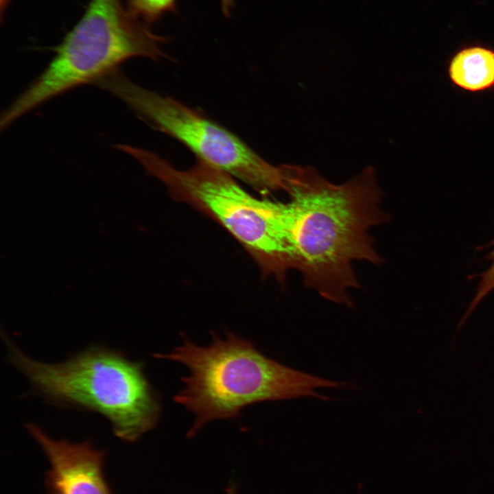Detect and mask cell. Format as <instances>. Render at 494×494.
I'll return each instance as SVG.
<instances>
[{
  "instance_id": "1",
  "label": "cell",
  "mask_w": 494,
  "mask_h": 494,
  "mask_svg": "<svg viewBox=\"0 0 494 494\" xmlns=\"http://www.w3.org/2000/svg\"><path fill=\"white\" fill-rule=\"evenodd\" d=\"M289 195L287 229L294 269L307 287L347 306L349 291L360 286L352 263H379L369 230L388 220L380 207L382 191L369 166L342 185H333L314 167L281 165Z\"/></svg>"
},
{
  "instance_id": "2",
  "label": "cell",
  "mask_w": 494,
  "mask_h": 494,
  "mask_svg": "<svg viewBox=\"0 0 494 494\" xmlns=\"http://www.w3.org/2000/svg\"><path fill=\"white\" fill-rule=\"evenodd\" d=\"M212 338L207 346L184 338L172 352L153 355L182 363L189 370V375L181 378L184 388L174 397L195 415L188 436L213 420L237 416L251 404L303 397L328 399L316 389L346 385L285 366L233 333L227 332L224 338L213 333Z\"/></svg>"
},
{
  "instance_id": "3",
  "label": "cell",
  "mask_w": 494,
  "mask_h": 494,
  "mask_svg": "<svg viewBox=\"0 0 494 494\" xmlns=\"http://www.w3.org/2000/svg\"><path fill=\"white\" fill-rule=\"evenodd\" d=\"M8 362L29 380L36 394L63 408L96 412L114 434L132 443L157 425L158 397L144 373V364L120 351L93 345L59 363H45L21 351L6 334Z\"/></svg>"
},
{
  "instance_id": "4",
  "label": "cell",
  "mask_w": 494,
  "mask_h": 494,
  "mask_svg": "<svg viewBox=\"0 0 494 494\" xmlns=\"http://www.w3.org/2000/svg\"><path fill=\"white\" fill-rule=\"evenodd\" d=\"M165 37L153 33L123 0H91L78 23L54 47L44 71L4 110L1 130L25 114L73 88L93 84L134 57H167Z\"/></svg>"
},
{
  "instance_id": "5",
  "label": "cell",
  "mask_w": 494,
  "mask_h": 494,
  "mask_svg": "<svg viewBox=\"0 0 494 494\" xmlns=\"http://www.w3.org/2000/svg\"><path fill=\"white\" fill-rule=\"evenodd\" d=\"M129 154L176 200L187 203L228 231L252 255L266 274L283 283L293 269L284 224L283 202L259 199L228 173L198 160L179 169L156 154L132 147Z\"/></svg>"
},
{
  "instance_id": "6",
  "label": "cell",
  "mask_w": 494,
  "mask_h": 494,
  "mask_svg": "<svg viewBox=\"0 0 494 494\" xmlns=\"http://www.w3.org/2000/svg\"><path fill=\"white\" fill-rule=\"evenodd\" d=\"M94 85L124 102L154 129L174 138L198 160L243 181L263 196L285 191L281 165H272L233 132L180 102L143 88L119 69Z\"/></svg>"
},
{
  "instance_id": "7",
  "label": "cell",
  "mask_w": 494,
  "mask_h": 494,
  "mask_svg": "<svg viewBox=\"0 0 494 494\" xmlns=\"http://www.w3.org/2000/svg\"><path fill=\"white\" fill-rule=\"evenodd\" d=\"M25 427L50 464L45 480L47 494H113L104 473L106 450L95 449L89 440H54L34 423Z\"/></svg>"
},
{
  "instance_id": "8",
  "label": "cell",
  "mask_w": 494,
  "mask_h": 494,
  "mask_svg": "<svg viewBox=\"0 0 494 494\" xmlns=\"http://www.w3.org/2000/svg\"><path fill=\"white\" fill-rule=\"evenodd\" d=\"M447 75L455 87L466 92L494 89V49L471 45L458 50L449 62Z\"/></svg>"
},
{
  "instance_id": "9",
  "label": "cell",
  "mask_w": 494,
  "mask_h": 494,
  "mask_svg": "<svg viewBox=\"0 0 494 494\" xmlns=\"http://www.w3.org/2000/svg\"><path fill=\"white\" fill-rule=\"evenodd\" d=\"M176 0H128V9L146 23L156 21L164 14L176 10Z\"/></svg>"
},
{
  "instance_id": "10",
  "label": "cell",
  "mask_w": 494,
  "mask_h": 494,
  "mask_svg": "<svg viewBox=\"0 0 494 494\" xmlns=\"http://www.w3.org/2000/svg\"><path fill=\"white\" fill-rule=\"evenodd\" d=\"M493 248L489 255V259L492 261L491 266L481 275V279L478 284V290L474 298L472 300L468 310L462 319L460 326H462L468 316L474 310L480 301L494 289V240L491 243Z\"/></svg>"
},
{
  "instance_id": "11",
  "label": "cell",
  "mask_w": 494,
  "mask_h": 494,
  "mask_svg": "<svg viewBox=\"0 0 494 494\" xmlns=\"http://www.w3.org/2000/svg\"><path fill=\"white\" fill-rule=\"evenodd\" d=\"M221 3L224 12L228 14L233 5V0H221Z\"/></svg>"
}]
</instances>
